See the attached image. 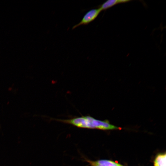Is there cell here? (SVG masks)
<instances>
[{"mask_svg": "<svg viewBox=\"0 0 166 166\" xmlns=\"http://www.w3.org/2000/svg\"><path fill=\"white\" fill-rule=\"evenodd\" d=\"M97 163L102 166H121V165L109 160H101L96 161Z\"/></svg>", "mask_w": 166, "mask_h": 166, "instance_id": "5b68a950", "label": "cell"}, {"mask_svg": "<svg viewBox=\"0 0 166 166\" xmlns=\"http://www.w3.org/2000/svg\"><path fill=\"white\" fill-rule=\"evenodd\" d=\"M166 154L157 155L154 161V166H166Z\"/></svg>", "mask_w": 166, "mask_h": 166, "instance_id": "277c9868", "label": "cell"}, {"mask_svg": "<svg viewBox=\"0 0 166 166\" xmlns=\"http://www.w3.org/2000/svg\"><path fill=\"white\" fill-rule=\"evenodd\" d=\"M55 120L82 128L103 130L120 129L119 127L111 124L107 120L101 121L96 119L90 116H82L70 119Z\"/></svg>", "mask_w": 166, "mask_h": 166, "instance_id": "6da1fadb", "label": "cell"}, {"mask_svg": "<svg viewBox=\"0 0 166 166\" xmlns=\"http://www.w3.org/2000/svg\"><path fill=\"white\" fill-rule=\"evenodd\" d=\"M101 11L99 8L89 10L84 15L81 20L73 26L72 29L73 30L79 26L89 24L96 19Z\"/></svg>", "mask_w": 166, "mask_h": 166, "instance_id": "7a4b0ae2", "label": "cell"}, {"mask_svg": "<svg viewBox=\"0 0 166 166\" xmlns=\"http://www.w3.org/2000/svg\"><path fill=\"white\" fill-rule=\"evenodd\" d=\"M131 1V0H108L99 6V8L101 11L105 10L115 5L127 3Z\"/></svg>", "mask_w": 166, "mask_h": 166, "instance_id": "3957f363", "label": "cell"}]
</instances>
